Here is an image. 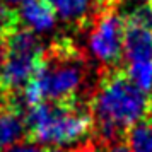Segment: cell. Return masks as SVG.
Here are the masks:
<instances>
[{
  "mask_svg": "<svg viewBox=\"0 0 152 152\" xmlns=\"http://www.w3.org/2000/svg\"><path fill=\"white\" fill-rule=\"evenodd\" d=\"M151 96L121 72H108L92 97V121L106 144L120 140L125 132L151 115Z\"/></svg>",
  "mask_w": 152,
  "mask_h": 152,
  "instance_id": "obj_1",
  "label": "cell"
},
{
  "mask_svg": "<svg viewBox=\"0 0 152 152\" xmlns=\"http://www.w3.org/2000/svg\"><path fill=\"white\" fill-rule=\"evenodd\" d=\"M84 58L70 41H58L43 53L33 79L21 91V101L28 110L45 101L70 103L84 86Z\"/></svg>",
  "mask_w": 152,
  "mask_h": 152,
  "instance_id": "obj_2",
  "label": "cell"
},
{
  "mask_svg": "<svg viewBox=\"0 0 152 152\" xmlns=\"http://www.w3.org/2000/svg\"><path fill=\"white\" fill-rule=\"evenodd\" d=\"M28 132L41 145H70L84 138L92 128V115L74 101H45L29 108L26 113Z\"/></svg>",
  "mask_w": 152,
  "mask_h": 152,
  "instance_id": "obj_3",
  "label": "cell"
},
{
  "mask_svg": "<svg viewBox=\"0 0 152 152\" xmlns=\"http://www.w3.org/2000/svg\"><path fill=\"white\" fill-rule=\"evenodd\" d=\"M43 45L36 33L15 29L7 36V60L0 72V89L22 91L33 79L43 58Z\"/></svg>",
  "mask_w": 152,
  "mask_h": 152,
  "instance_id": "obj_4",
  "label": "cell"
},
{
  "mask_svg": "<svg viewBox=\"0 0 152 152\" xmlns=\"http://www.w3.org/2000/svg\"><path fill=\"white\" fill-rule=\"evenodd\" d=\"M125 17L115 7L108 5L96 17L89 34V53L104 67H115L123 56Z\"/></svg>",
  "mask_w": 152,
  "mask_h": 152,
  "instance_id": "obj_5",
  "label": "cell"
},
{
  "mask_svg": "<svg viewBox=\"0 0 152 152\" xmlns=\"http://www.w3.org/2000/svg\"><path fill=\"white\" fill-rule=\"evenodd\" d=\"M123 58L126 65L152 60V29L125 21Z\"/></svg>",
  "mask_w": 152,
  "mask_h": 152,
  "instance_id": "obj_6",
  "label": "cell"
},
{
  "mask_svg": "<svg viewBox=\"0 0 152 152\" xmlns=\"http://www.w3.org/2000/svg\"><path fill=\"white\" fill-rule=\"evenodd\" d=\"M28 132L26 116H22L17 104L0 108V151H7L9 147L21 142Z\"/></svg>",
  "mask_w": 152,
  "mask_h": 152,
  "instance_id": "obj_7",
  "label": "cell"
},
{
  "mask_svg": "<svg viewBox=\"0 0 152 152\" xmlns=\"http://www.w3.org/2000/svg\"><path fill=\"white\" fill-rule=\"evenodd\" d=\"M21 19L26 28L33 33H46L55 28L56 14L45 0H28L21 5Z\"/></svg>",
  "mask_w": 152,
  "mask_h": 152,
  "instance_id": "obj_8",
  "label": "cell"
},
{
  "mask_svg": "<svg viewBox=\"0 0 152 152\" xmlns=\"http://www.w3.org/2000/svg\"><path fill=\"white\" fill-rule=\"evenodd\" d=\"M62 21L84 24L94 10L96 0H45Z\"/></svg>",
  "mask_w": 152,
  "mask_h": 152,
  "instance_id": "obj_9",
  "label": "cell"
},
{
  "mask_svg": "<svg viewBox=\"0 0 152 152\" xmlns=\"http://www.w3.org/2000/svg\"><path fill=\"white\" fill-rule=\"evenodd\" d=\"M126 140L132 152H152V118L147 116L132 126Z\"/></svg>",
  "mask_w": 152,
  "mask_h": 152,
  "instance_id": "obj_10",
  "label": "cell"
},
{
  "mask_svg": "<svg viewBox=\"0 0 152 152\" xmlns=\"http://www.w3.org/2000/svg\"><path fill=\"white\" fill-rule=\"evenodd\" d=\"M125 74L138 89H142L147 94L152 92V60L126 65Z\"/></svg>",
  "mask_w": 152,
  "mask_h": 152,
  "instance_id": "obj_11",
  "label": "cell"
},
{
  "mask_svg": "<svg viewBox=\"0 0 152 152\" xmlns=\"http://www.w3.org/2000/svg\"><path fill=\"white\" fill-rule=\"evenodd\" d=\"M19 24V15L12 7L5 5L0 0V38H7L9 34H12Z\"/></svg>",
  "mask_w": 152,
  "mask_h": 152,
  "instance_id": "obj_12",
  "label": "cell"
},
{
  "mask_svg": "<svg viewBox=\"0 0 152 152\" xmlns=\"http://www.w3.org/2000/svg\"><path fill=\"white\" fill-rule=\"evenodd\" d=\"M4 152H43V149L34 140H21V142L14 144L12 147H9L7 151Z\"/></svg>",
  "mask_w": 152,
  "mask_h": 152,
  "instance_id": "obj_13",
  "label": "cell"
},
{
  "mask_svg": "<svg viewBox=\"0 0 152 152\" xmlns=\"http://www.w3.org/2000/svg\"><path fill=\"white\" fill-rule=\"evenodd\" d=\"M106 152H132L128 144H123V142H113V144H106Z\"/></svg>",
  "mask_w": 152,
  "mask_h": 152,
  "instance_id": "obj_14",
  "label": "cell"
},
{
  "mask_svg": "<svg viewBox=\"0 0 152 152\" xmlns=\"http://www.w3.org/2000/svg\"><path fill=\"white\" fill-rule=\"evenodd\" d=\"M5 60H7V38H0V72L5 65Z\"/></svg>",
  "mask_w": 152,
  "mask_h": 152,
  "instance_id": "obj_15",
  "label": "cell"
},
{
  "mask_svg": "<svg viewBox=\"0 0 152 152\" xmlns=\"http://www.w3.org/2000/svg\"><path fill=\"white\" fill-rule=\"evenodd\" d=\"M2 2H4L5 5H9V7H17V5L21 7L22 4H24V2H28V0H2Z\"/></svg>",
  "mask_w": 152,
  "mask_h": 152,
  "instance_id": "obj_16",
  "label": "cell"
},
{
  "mask_svg": "<svg viewBox=\"0 0 152 152\" xmlns=\"http://www.w3.org/2000/svg\"><path fill=\"white\" fill-rule=\"evenodd\" d=\"M46 152H65V151L58 149V147H53V149H50V151H46Z\"/></svg>",
  "mask_w": 152,
  "mask_h": 152,
  "instance_id": "obj_17",
  "label": "cell"
},
{
  "mask_svg": "<svg viewBox=\"0 0 152 152\" xmlns=\"http://www.w3.org/2000/svg\"><path fill=\"white\" fill-rule=\"evenodd\" d=\"M75 152H92V149H86V147H84V149H79V151H75Z\"/></svg>",
  "mask_w": 152,
  "mask_h": 152,
  "instance_id": "obj_18",
  "label": "cell"
},
{
  "mask_svg": "<svg viewBox=\"0 0 152 152\" xmlns=\"http://www.w3.org/2000/svg\"><path fill=\"white\" fill-rule=\"evenodd\" d=\"M2 96H4V89H0V108L4 106V103H2Z\"/></svg>",
  "mask_w": 152,
  "mask_h": 152,
  "instance_id": "obj_19",
  "label": "cell"
},
{
  "mask_svg": "<svg viewBox=\"0 0 152 152\" xmlns=\"http://www.w3.org/2000/svg\"><path fill=\"white\" fill-rule=\"evenodd\" d=\"M142 2H152V0H142Z\"/></svg>",
  "mask_w": 152,
  "mask_h": 152,
  "instance_id": "obj_20",
  "label": "cell"
}]
</instances>
